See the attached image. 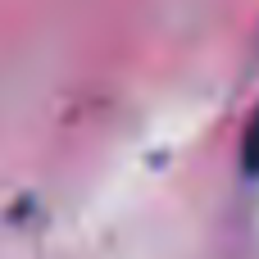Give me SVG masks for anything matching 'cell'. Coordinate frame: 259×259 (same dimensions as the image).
<instances>
[{
  "label": "cell",
  "mask_w": 259,
  "mask_h": 259,
  "mask_svg": "<svg viewBox=\"0 0 259 259\" xmlns=\"http://www.w3.org/2000/svg\"><path fill=\"white\" fill-rule=\"evenodd\" d=\"M241 159H246V173H259V114H255V123L246 127V146H241Z\"/></svg>",
  "instance_id": "1"
}]
</instances>
